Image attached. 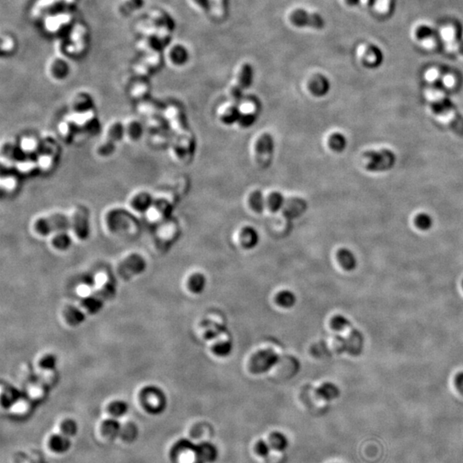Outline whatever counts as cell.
<instances>
[{"label": "cell", "mask_w": 463, "mask_h": 463, "mask_svg": "<svg viewBox=\"0 0 463 463\" xmlns=\"http://www.w3.org/2000/svg\"><path fill=\"white\" fill-rule=\"evenodd\" d=\"M138 217L125 205H111L102 211L101 221L102 227L112 236L131 237L140 231Z\"/></svg>", "instance_id": "cell-1"}, {"label": "cell", "mask_w": 463, "mask_h": 463, "mask_svg": "<svg viewBox=\"0 0 463 463\" xmlns=\"http://www.w3.org/2000/svg\"><path fill=\"white\" fill-rule=\"evenodd\" d=\"M30 229L40 238H48L60 231L69 230L67 212L54 210L35 214L30 221Z\"/></svg>", "instance_id": "cell-2"}, {"label": "cell", "mask_w": 463, "mask_h": 463, "mask_svg": "<svg viewBox=\"0 0 463 463\" xmlns=\"http://www.w3.org/2000/svg\"><path fill=\"white\" fill-rule=\"evenodd\" d=\"M68 214L69 232L78 241H87L91 234L90 212L86 206L75 204L69 208Z\"/></svg>", "instance_id": "cell-3"}, {"label": "cell", "mask_w": 463, "mask_h": 463, "mask_svg": "<svg viewBox=\"0 0 463 463\" xmlns=\"http://www.w3.org/2000/svg\"><path fill=\"white\" fill-rule=\"evenodd\" d=\"M115 293L116 288L114 284L111 281H107L97 292L84 298L80 304V308L84 313H89L91 315L96 314L102 310L106 301L112 299Z\"/></svg>", "instance_id": "cell-4"}, {"label": "cell", "mask_w": 463, "mask_h": 463, "mask_svg": "<svg viewBox=\"0 0 463 463\" xmlns=\"http://www.w3.org/2000/svg\"><path fill=\"white\" fill-rule=\"evenodd\" d=\"M173 201L167 195H155V199L150 208L143 215V218L148 223L157 226L159 223L170 218V213L173 210Z\"/></svg>", "instance_id": "cell-5"}, {"label": "cell", "mask_w": 463, "mask_h": 463, "mask_svg": "<svg viewBox=\"0 0 463 463\" xmlns=\"http://www.w3.org/2000/svg\"><path fill=\"white\" fill-rule=\"evenodd\" d=\"M142 407L148 414H159L164 411L167 398L164 392L156 386H148L140 394Z\"/></svg>", "instance_id": "cell-6"}, {"label": "cell", "mask_w": 463, "mask_h": 463, "mask_svg": "<svg viewBox=\"0 0 463 463\" xmlns=\"http://www.w3.org/2000/svg\"><path fill=\"white\" fill-rule=\"evenodd\" d=\"M147 268L146 259L139 253L132 252L127 255L119 263L118 266V275L124 281H128L136 275L144 272Z\"/></svg>", "instance_id": "cell-7"}, {"label": "cell", "mask_w": 463, "mask_h": 463, "mask_svg": "<svg viewBox=\"0 0 463 463\" xmlns=\"http://www.w3.org/2000/svg\"><path fill=\"white\" fill-rule=\"evenodd\" d=\"M279 359V355L271 348L258 351L250 359V371L256 375L266 373L277 365Z\"/></svg>", "instance_id": "cell-8"}, {"label": "cell", "mask_w": 463, "mask_h": 463, "mask_svg": "<svg viewBox=\"0 0 463 463\" xmlns=\"http://www.w3.org/2000/svg\"><path fill=\"white\" fill-rule=\"evenodd\" d=\"M365 160L366 161L365 168L369 171H386L393 168L397 157L392 151L382 149L379 151H369L365 153Z\"/></svg>", "instance_id": "cell-9"}, {"label": "cell", "mask_w": 463, "mask_h": 463, "mask_svg": "<svg viewBox=\"0 0 463 463\" xmlns=\"http://www.w3.org/2000/svg\"><path fill=\"white\" fill-rule=\"evenodd\" d=\"M153 199L155 194L150 191L146 189H138L130 192L125 202V206L133 214L143 217L152 205Z\"/></svg>", "instance_id": "cell-10"}, {"label": "cell", "mask_w": 463, "mask_h": 463, "mask_svg": "<svg viewBox=\"0 0 463 463\" xmlns=\"http://www.w3.org/2000/svg\"><path fill=\"white\" fill-rule=\"evenodd\" d=\"M255 152L258 165L263 168L269 167L275 153V141L273 136L269 133L262 134L258 139Z\"/></svg>", "instance_id": "cell-11"}, {"label": "cell", "mask_w": 463, "mask_h": 463, "mask_svg": "<svg viewBox=\"0 0 463 463\" xmlns=\"http://www.w3.org/2000/svg\"><path fill=\"white\" fill-rule=\"evenodd\" d=\"M171 454L176 463H202L197 454V446L187 440L178 442L174 445Z\"/></svg>", "instance_id": "cell-12"}, {"label": "cell", "mask_w": 463, "mask_h": 463, "mask_svg": "<svg viewBox=\"0 0 463 463\" xmlns=\"http://www.w3.org/2000/svg\"><path fill=\"white\" fill-rule=\"evenodd\" d=\"M357 54L363 64L368 68H376L382 64L383 53L378 46L373 44H361L358 46Z\"/></svg>", "instance_id": "cell-13"}, {"label": "cell", "mask_w": 463, "mask_h": 463, "mask_svg": "<svg viewBox=\"0 0 463 463\" xmlns=\"http://www.w3.org/2000/svg\"><path fill=\"white\" fill-rule=\"evenodd\" d=\"M290 22L297 27H310L312 29H322L324 21L321 16L317 13H310L304 10H295L290 15Z\"/></svg>", "instance_id": "cell-14"}, {"label": "cell", "mask_w": 463, "mask_h": 463, "mask_svg": "<svg viewBox=\"0 0 463 463\" xmlns=\"http://www.w3.org/2000/svg\"><path fill=\"white\" fill-rule=\"evenodd\" d=\"M253 79V69L249 64H245L241 66L238 73L237 79L235 84L230 90L231 96L235 100H239L242 96L243 91L251 86Z\"/></svg>", "instance_id": "cell-15"}, {"label": "cell", "mask_w": 463, "mask_h": 463, "mask_svg": "<svg viewBox=\"0 0 463 463\" xmlns=\"http://www.w3.org/2000/svg\"><path fill=\"white\" fill-rule=\"evenodd\" d=\"M437 34L443 44L458 48V44L462 40V29L460 24L454 22L443 24L439 28Z\"/></svg>", "instance_id": "cell-16"}, {"label": "cell", "mask_w": 463, "mask_h": 463, "mask_svg": "<svg viewBox=\"0 0 463 463\" xmlns=\"http://www.w3.org/2000/svg\"><path fill=\"white\" fill-rule=\"evenodd\" d=\"M125 140L130 143H136L143 137L146 130L144 123L136 117H130L123 120Z\"/></svg>", "instance_id": "cell-17"}, {"label": "cell", "mask_w": 463, "mask_h": 463, "mask_svg": "<svg viewBox=\"0 0 463 463\" xmlns=\"http://www.w3.org/2000/svg\"><path fill=\"white\" fill-rule=\"evenodd\" d=\"M95 102L90 94L84 91L75 93L70 98L69 102V108L70 113L79 114L94 111Z\"/></svg>", "instance_id": "cell-18"}, {"label": "cell", "mask_w": 463, "mask_h": 463, "mask_svg": "<svg viewBox=\"0 0 463 463\" xmlns=\"http://www.w3.org/2000/svg\"><path fill=\"white\" fill-rule=\"evenodd\" d=\"M18 144L24 157H37L41 149V139L33 135H25L19 139Z\"/></svg>", "instance_id": "cell-19"}, {"label": "cell", "mask_w": 463, "mask_h": 463, "mask_svg": "<svg viewBox=\"0 0 463 463\" xmlns=\"http://www.w3.org/2000/svg\"><path fill=\"white\" fill-rule=\"evenodd\" d=\"M308 90L315 97H324L330 90V82L325 75L317 74L308 82Z\"/></svg>", "instance_id": "cell-20"}, {"label": "cell", "mask_w": 463, "mask_h": 463, "mask_svg": "<svg viewBox=\"0 0 463 463\" xmlns=\"http://www.w3.org/2000/svg\"><path fill=\"white\" fill-rule=\"evenodd\" d=\"M102 137L109 140L111 142H114L118 144L122 140L125 139V134H124V124L121 120H112L109 122L103 130V136Z\"/></svg>", "instance_id": "cell-21"}, {"label": "cell", "mask_w": 463, "mask_h": 463, "mask_svg": "<svg viewBox=\"0 0 463 463\" xmlns=\"http://www.w3.org/2000/svg\"><path fill=\"white\" fill-rule=\"evenodd\" d=\"M50 245L53 249L58 252H66L72 245L74 238L70 235L69 230L58 232L51 235L49 238Z\"/></svg>", "instance_id": "cell-22"}, {"label": "cell", "mask_w": 463, "mask_h": 463, "mask_svg": "<svg viewBox=\"0 0 463 463\" xmlns=\"http://www.w3.org/2000/svg\"><path fill=\"white\" fill-rule=\"evenodd\" d=\"M240 242L245 250H252L260 242V235L253 226H246L240 233Z\"/></svg>", "instance_id": "cell-23"}, {"label": "cell", "mask_w": 463, "mask_h": 463, "mask_svg": "<svg viewBox=\"0 0 463 463\" xmlns=\"http://www.w3.org/2000/svg\"><path fill=\"white\" fill-rule=\"evenodd\" d=\"M47 74L53 81H64L69 74V67L66 63H64V61L55 59L51 61L47 67Z\"/></svg>", "instance_id": "cell-24"}, {"label": "cell", "mask_w": 463, "mask_h": 463, "mask_svg": "<svg viewBox=\"0 0 463 463\" xmlns=\"http://www.w3.org/2000/svg\"><path fill=\"white\" fill-rule=\"evenodd\" d=\"M149 92H150V87L148 84H147V82L140 80V81L135 82L134 84L130 85L128 90V95L131 100L138 103V102L147 100Z\"/></svg>", "instance_id": "cell-25"}, {"label": "cell", "mask_w": 463, "mask_h": 463, "mask_svg": "<svg viewBox=\"0 0 463 463\" xmlns=\"http://www.w3.org/2000/svg\"><path fill=\"white\" fill-rule=\"evenodd\" d=\"M63 315H64L67 324L72 327L79 326L80 324H83L86 319V315L84 311L82 310L80 307L73 306V305L67 306L64 310Z\"/></svg>", "instance_id": "cell-26"}, {"label": "cell", "mask_w": 463, "mask_h": 463, "mask_svg": "<svg viewBox=\"0 0 463 463\" xmlns=\"http://www.w3.org/2000/svg\"><path fill=\"white\" fill-rule=\"evenodd\" d=\"M306 203L301 198H291L285 203L284 212L289 218H297L304 214L306 209Z\"/></svg>", "instance_id": "cell-27"}, {"label": "cell", "mask_w": 463, "mask_h": 463, "mask_svg": "<svg viewBox=\"0 0 463 463\" xmlns=\"http://www.w3.org/2000/svg\"><path fill=\"white\" fill-rule=\"evenodd\" d=\"M71 443L69 437L62 434L52 435L49 439L50 449L57 454H63L69 450Z\"/></svg>", "instance_id": "cell-28"}, {"label": "cell", "mask_w": 463, "mask_h": 463, "mask_svg": "<svg viewBox=\"0 0 463 463\" xmlns=\"http://www.w3.org/2000/svg\"><path fill=\"white\" fill-rule=\"evenodd\" d=\"M197 451L202 463L213 462L217 458V449L211 443H201L197 446Z\"/></svg>", "instance_id": "cell-29"}, {"label": "cell", "mask_w": 463, "mask_h": 463, "mask_svg": "<svg viewBox=\"0 0 463 463\" xmlns=\"http://www.w3.org/2000/svg\"><path fill=\"white\" fill-rule=\"evenodd\" d=\"M121 427L120 423L115 418H111V419L104 420L101 426L102 434L110 439H113L119 436Z\"/></svg>", "instance_id": "cell-30"}, {"label": "cell", "mask_w": 463, "mask_h": 463, "mask_svg": "<svg viewBox=\"0 0 463 463\" xmlns=\"http://www.w3.org/2000/svg\"><path fill=\"white\" fill-rule=\"evenodd\" d=\"M316 394L321 399L331 401L338 397L340 391L337 386L334 384L333 382H325L317 389Z\"/></svg>", "instance_id": "cell-31"}, {"label": "cell", "mask_w": 463, "mask_h": 463, "mask_svg": "<svg viewBox=\"0 0 463 463\" xmlns=\"http://www.w3.org/2000/svg\"><path fill=\"white\" fill-rule=\"evenodd\" d=\"M207 278L202 273H194L188 280V288L192 293L200 294L205 290Z\"/></svg>", "instance_id": "cell-32"}, {"label": "cell", "mask_w": 463, "mask_h": 463, "mask_svg": "<svg viewBox=\"0 0 463 463\" xmlns=\"http://www.w3.org/2000/svg\"><path fill=\"white\" fill-rule=\"evenodd\" d=\"M328 146L334 152L342 153L347 148V137L341 132H333L328 137Z\"/></svg>", "instance_id": "cell-33"}, {"label": "cell", "mask_w": 463, "mask_h": 463, "mask_svg": "<svg viewBox=\"0 0 463 463\" xmlns=\"http://www.w3.org/2000/svg\"><path fill=\"white\" fill-rule=\"evenodd\" d=\"M116 148H117L116 143L102 137L96 144L95 152H96V156L100 158L107 159L115 153Z\"/></svg>", "instance_id": "cell-34"}, {"label": "cell", "mask_w": 463, "mask_h": 463, "mask_svg": "<svg viewBox=\"0 0 463 463\" xmlns=\"http://www.w3.org/2000/svg\"><path fill=\"white\" fill-rule=\"evenodd\" d=\"M58 130L61 138L64 139V141L67 142H69L75 136V134L78 133V130L72 120L69 119V116L58 124Z\"/></svg>", "instance_id": "cell-35"}, {"label": "cell", "mask_w": 463, "mask_h": 463, "mask_svg": "<svg viewBox=\"0 0 463 463\" xmlns=\"http://www.w3.org/2000/svg\"><path fill=\"white\" fill-rule=\"evenodd\" d=\"M275 302L284 309H290L295 305L297 297L295 293L290 290H282L275 296Z\"/></svg>", "instance_id": "cell-36"}, {"label": "cell", "mask_w": 463, "mask_h": 463, "mask_svg": "<svg viewBox=\"0 0 463 463\" xmlns=\"http://www.w3.org/2000/svg\"><path fill=\"white\" fill-rule=\"evenodd\" d=\"M241 111L235 105L227 106L223 109L222 113L220 114V119L225 125H234L238 123L241 119Z\"/></svg>", "instance_id": "cell-37"}, {"label": "cell", "mask_w": 463, "mask_h": 463, "mask_svg": "<svg viewBox=\"0 0 463 463\" xmlns=\"http://www.w3.org/2000/svg\"><path fill=\"white\" fill-rule=\"evenodd\" d=\"M20 185V181L18 177L14 174H6V176L1 178V188L4 193L6 194H13L18 191Z\"/></svg>", "instance_id": "cell-38"}, {"label": "cell", "mask_w": 463, "mask_h": 463, "mask_svg": "<svg viewBox=\"0 0 463 463\" xmlns=\"http://www.w3.org/2000/svg\"><path fill=\"white\" fill-rule=\"evenodd\" d=\"M268 442L271 449H275L276 451H283L288 446L287 437L280 431H274L269 435Z\"/></svg>", "instance_id": "cell-39"}, {"label": "cell", "mask_w": 463, "mask_h": 463, "mask_svg": "<svg viewBox=\"0 0 463 463\" xmlns=\"http://www.w3.org/2000/svg\"><path fill=\"white\" fill-rule=\"evenodd\" d=\"M286 200L279 191H273L266 198V205L273 212H277L283 208Z\"/></svg>", "instance_id": "cell-40"}, {"label": "cell", "mask_w": 463, "mask_h": 463, "mask_svg": "<svg viewBox=\"0 0 463 463\" xmlns=\"http://www.w3.org/2000/svg\"><path fill=\"white\" fill-rule=\"evenodd\" d=\"M337 258L340 264H342L343 269L346 270H352L355 268L356 259L353 252L349 250H339V252H337Z\"/></svg>", "instance_id": "cell-41"}, {"label": "cell", "mask_w": 463, "mask_h": 463, "mask_svg": "<svg viewBox=\"0 0 463 463\" xmlns=\"http://www.w3.org/2000/svg\"><path fill=\"white\" fill-rule=\"evenodd\" d=\"M168 58L171 61V63L175 65H183L188 59V52L185 47L181 46H175L169 52Z\"/></svg>", "instance_id": "cell-42"}, {"label": "cell", "mask_w": 463, "mask_h": 463, "mask_svg": "<svg viewBox=\"0 0 463 463\" xmlns=\"http://www.w3.org/2000/svg\"><path fill=\"white\" fill-rule=\"evenodd\" d=\"M249 203L251 208L257 213H262L266 207V198L264 197L262 191L256 190L252 191L249 197Z\"/></svg>", "instance_id": "cell-43"}, {"label": "cell", "mask_w": 463, "mask_h": 463, "mask_svg": "<svg viewBox=\"0 0 463 463\" xmlns=\"http://www.w3.org/2000/svg\"><path fill=\"white\" fill-rule=\"evenodd\" d=\"M129 410L127 403L121 401V400H116L113 401L107 407V411L112 415L113 418H120L127 414Z\"/></svg>", "instance_id": "cell-44"}, {"label": "cell", "mask_w": 463, "mask_h": 463, "mask_svg": "<svg viewBox=\"0 0 463 463\" xmlns=\"http://www.w3.org/2000/svg\"><path fill=\"white\" fill-rule=\"evenodd\" d=\"M24 158L25 157H23V159L19 161L15 167L18 169L19 173L23 175H31L34 174V172L39 170L36 160L32 161L29 158H27V159H24Z\"/></svg>", "instance_id": "cell-45"}, {"label": "cell", "mask_w": 463, "mask_h": 463, "mask_svg": "<svg viewBox=\"0 0 463 463\" xmlns=\"http://www.w3.org/2000/svg\"><path fill=\"white\" fill-rule=\"evenodd\" d=\"M20 398V393L15 388L6 389L2 393V406L4 408H12L14 404L18 403Z\"/></svg>", "instance_id": "cell-46"}, {"label": "cell", "mask_w": 463, "mask_h": 463, "mask_svg": "<svg viewBox=\"0 0 463 463\" xmlns=\"http://www.w3.org/2000/svg\"><path fill=\"white\" fill-rule=\"evenodd\" d=\"M234 349V345L230 341H223V342H218L214 345L212 351L214 353V355L220 357V358H226L231 354Z\"/></svg>", "instance_id": "cell-47"}, {"label": "cell", "mask_w": 463, "mask_h": 463, "mask_svg": "<svg viewBox=\"0 0 463 463\" xmlns=\"http://www.w3.org/2000/svg\"><path fill=\"white\" fill-rule=\"evenodd\" d=\"M157 102H149L148 100H145L142 102H138V110L142 115L146 116L149 119L157 116L158 113V107L156 105Z\"/></svg>", "instance_id": "cell-48"}, {"label": "cell", "mask_w": 463, "mask_h": 463, "mask_svg": "<svg viewBox=\"0 0 463 463\" xmlns=\"http://www.w3.org/2000/svg\"><path fill=\"white\" fill-rule=\"evenodd\" d=\"M437 32V30H435L433 28H431V26H429L427 24H420L415 29L414 35H415L417 40L421 42V41H425L426 39L436 35Z\"/></svg>", "instance_id": "cell-49"}, {"label": "cell", "mask_w": 463, "mask_h": 463, "mask_svg": "<svg viewBox=\"0 0 463 463\" xmlns=\"http://www.w3.org/2000/svg\"><path fill=\"white\" fill-rule=\"evenodd\" d=\"M395 2L394 0H376L374 2L373 6L375 12L379 15L391 14L394 9Z\"/></svg>", "instance_id": "cell-50"}, {"label": "cell", "mask_w": 463, "mask_h": 463, "mask_svg": "<svg viewBox=\"0 0 463 463\" xmlns=\"http://www.w3.org/2000/svg\"><path fill=\"white\" fill-rule=\"evenodd\" d=\"M78 430H79L78 424L73 420L68 419V420H64L63 422L61 423V433L64 435V436H66V437H70L75 436L76 434V432H78Z\"/></svg>", "instance_id": "cell-51"}, {"label": "cell", "mask_w": 463, "mask_h": 463, "mask_svg": "<svg viewBox=\"0 0 463 463\" xmlns=\"http://www.w3.org/2000/svg\"><path fill=\"white\" fill-rule=\"evenodd\" d=\"M39 365L43 370H52L56 368V365H57V358L52 353H47L46 355L41 357L39 361Z\"/></svg>", "instance_id": "cell-52"}, {"label": "cell", "mask_w": 463, "mask_h": 463, "mask_svg": "<svg viewBox=\"0 0 463 463\" xmlns=\"http://www.w3.org/2000/svg\"><path fill=\"white\" fill-rule=\"evenodd\" d=\"M424 49L428 50V51H435L439 48L441 45H443V42L441 41L438 34L431 36V37L426 39L425 41L420 42Z\"/></svg>", "instance_id": "cell-53"}, {"label": "cell", "mask_w": 463, "mask_h": 463, "mask_svg": "<svg viewBox=\"0 0 463 463\" xmlns=\"http://www.w3.org/2000/svg\"><path fill=\"white\" fill-rule=\"evenodd\" d=\"M258 114L257 113H242L241 119L239 120V125L243 128L252 127L258 120Z\"/></svg>", "instance_id": "cell-54"}, {"label": "cell", "mask_w": 463, "mask_h": 463, "mask_svg": "<svg viewBox=\"0 0 463 463\" xmlns=\"http://www.w3.org/2000/svg\"><path fill=\"white\" fill-rule=\"evenodd\" d=\"M209 7L215 18H222L225 14V0H209Z\"/></svg>", "instance_id": "cell-55"}, {"label": "cell", "mask_w": 463, "mask_h": 463, "mask_svg": "<svg viewBox=\"0 0 463 463\" xmlns=\"http://www.w3.org/2000/svg\"><path fill=\"white\" fill-rule=\"evenodd\" d=\"M136 435H137V429L136 426L132 423H128L125 425L124 427H121L119 436H122V437L125 440L130 441V440L134 439L136 437Z\"/></svg>", "instance_id": "cell-56"}, {"label": "cell", "mask_w": 463, "mask_h": 463, "mask_svg": "<svg viewBox=\"0 0 463 463\" xmlns=\"http://www.w3.org/2000/svg\"><path fill=\"white\" fill-rule=\"evenodd\" d=\"M443 75V73L440 71V69L438 68L431 67V68L426 69L424 76H425V79H426V81L431 83V84H435L437 82H441Z\"/></svg>", "instance_id": "cell-57"}, {"label": "cell", "mask_w": 463, "mask_h": 463, "mask_svg": "<svg viewBox=\"0 0 463 463\" xmlns=\"http://www.w3.org/2000/svg\"><path fill=\"white\" fill-rule=\"evenodd\" d=\"M415 223H416V226L419 228L422 229V230H427L432 225V219H431L429 214L422 213V214L417 215L416 218H415Z\"/></svg>", "instance_id": "cell-58"}, {"label": "cell", "mask_w": 463, "mask_h": 463, "mask_svg": "<svg viewBox=\"0 0 463 463\" xmlns=\"http://www.w3.org/2000/svg\"><path fill=\"white\" fill-rule=\"evenodd\" d=\"M255 449H256V452H257V454L258 455H260L262 457H266L269 455V452L271 450V447L269 445V442H266L264 440H260L256 444Z\"/></svg>", "instance_id": "cell-59"}, {"label": "cell", "mask_w": 463, "mask_h": 463, "mask_svg": "<svg viewBox=\"0 0 463 463\" xmlns=\"http://www.w3.org/2000/svg\"><path fill=\"white\" fill-rule=\"evenodd\" d=\"M441 82H442V84L445 88H448V89H452L455 86V84H457V81H456V76L452 74V73H445L443 74V76H442V79H441Z\"/></svg>", "instance_id": "cell-60"}, {"label": "cell", "mask_w": 463, "mask_h": 463, "mask_svg": "<svg viewBox=\"0 0 463 463\" xmlns=\"http://www.w3.org/2000/svg\"><path fill=\"white\" fill-rule=\"evenodd\" d=\"M347 321L342 316H336L331 320V326L334 330H342L347 325Z\"/></svg>", "instance_id": "cell-61"}, {"label": "cell", "mask_w": 463, "mask_h": 463, "mask_svg": "<svg viewBox=\"0 0 463 463\" xmlns=\"http://www.w3.org/2000/svg\"><path fill=\"white\" fill-rule=\"evenodd\" d=\"M194 2L196 6H198V8L202 10H206L209 7V0H191Z\"/></svg>", "instance_id": "cell-62"}, {"label": "cell", "mask_w": 463, "mask_h": 463, "mask_svg": "<svg viewBox=\"0 0 463 463\" xmlns=\"http://www.w3.org/2000/svg\"><path fill=\"white\" fill-rule=\"evenodd\" d=\"M457 51L459 52L460 55L463 56V39L459 42V44H458Z\"/></svg>", "instance_id": "cell-63"}, {"label": "cell", "mask_w": 463, "mask_h": 463, "mask_svg": "<svg viewBox=\"0 0 463 463\" xmlns=\"http://www.w3.org/2000/svg\"><path fill=\"white\" fill-rule=\"evenodd\" d=\"M347 2V5L349 6H355L357 4H359L361 0H345Z\"/></svg>", "instance_id": "cell-64"}]
</instances>
